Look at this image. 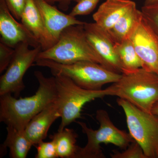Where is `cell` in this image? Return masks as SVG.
<instances>
[{
  "label": "cell",
  "instance_id": "9c48e42d",
  "mask_svg": "<svg viewBox=\"0 0 158 158\" xmlns=\"http://www.w3.org/2000/svg\"><path fill=\"white\" fill-rule=\"evenodd\" d=\"M130 39L142 63V68L158 75V35L142 17Z\"/></svg>",
  "mask_w": 158,
  "mask_h": 158
},
{
  "label": "cell",
  "instance_id": "7a4b0ae2",
  "mask_svg": "<svg viewBox=\"0 0 158 158\" xmlns=\"http://www.w3.org/2000/svg\"><path fill=\"white\" fill-rule=\"evenodd\" d=\"M107 88L110 96L125 100L146 113H152L158 102V75L142 68L122 74L118 81Z\"/></svg>",
  "mask_w": 158,
  "mask_h": 158
},
{
  "label": "cell",
  "instance_id": "30bf717a",
  "mask_svg": "<svg viewBox=\"0 0 158 158\" xmlns=\"http://www.w3.org/2000/svg\"><path fill=\"white\" fill-rule=\"evenodd\" d=\"M85 34L94 50L101 58L103 66L111 71L122 73V66L114 48L115 43L107 31L95 23L84 24Z\"/></svg>",
  "mask_w": 158,
  "mask_h": 158
},
{
  "label": "cell",
  "instance_id": "8992f818",
  "mask_svg": "<svg viewBox=\"0 0 158 158\" xmlns=\"http://www.w3.org/2000/svg\"><path fill=\"white\" fill-rule=\"evenodd\" d=\"M53 76L61 112V122L58 131H62L80 118L82 108L87 103L110 96V91L107 88L87 90L80 87L67 77L59 75Z\"/></svg>",
  "mask_w": 158,
  "mask_h": 158
},
{
  "label": "cell",
  "instance_id": "4fadbf2b",
  "mask_svg": "<svg viewBox=\"0 0 158 158\" xmlns=\"http://www.w3.org/2000/svg\"><path fill=\"white\" fill-rule=\"evenodd\" d=\"M59 118H61V112L57 98L34 116L25 129L26 135L33 146L45 140L51 126Z\"/></svg>",
  "mask_w": 158,
  "mask_h": 158
},
{
  "label": "cell",
  "instance_id": "52a82bcc",
  "mask_svg": "<svg viewBox=\"0 0 158 158\" xmlns=\"http://www.w3.org/2000/svg\"><path fill=\"white\" fill-rule=\"evenodd\" d=\"M116 101L124 111L130 135L146 157L158 158V115L142 111L123 99Z\"/></svg>",
  "mask_w": 158,
  "mask_h": 158
},
{
  "label": "cell",
  "instance_id": "83f0119b",
  "mask_svg": "<svg viewBox=\"0 0 158 158\" xmlns=\"http://www.w3.org/2000/svg\"><path fill=\"white\" fill-rule=\"evenodd\" d=\"M152 113L155 115H158V102L153 107Z\"/></svg>",
  "mask_w": 158,
  "mask_h": 158
},
{
  "label": "cell",
  "instance_id": "4316f807",
  "mask_svg": "<svg viewBox=\"0 0 158 158\" xmlns=\"http://www.w3.org/2000/svg\"><path fill=\"white\" fill-rule=\"evenodd\" d=\"M158 0H145L144 6H148L157 5Z\"/></svg>",
  "mask_w": 158,
  "mask_h": 158
},
{
  "label": "cell",
  "instance_id": "d4e9b609",
  "mask_svg": "<svg viewBox=\"0 0 158 158\" xmlns=\"http://www.w3.org/2000/svg\"><path fill=\"white\" fill-rule=\"evenodd\" d=\"M9 11L16 19L21 20L27 0H4Z\"/></svg>",
  "mask_w": 158,
  "mask_h": 158
},
{
  "label": "cell",
  "instance_id": "ba28073f",
  "mask_svg": "<svg viewBox=\"0 0 158 158\" xmlns=\"http://www.w3.org/2000/svg\"><path fill=\"white\" fill-rule=\"evenodd\" d=\"M29 46L28 44L22 43L15 48L13 58L0 78V96L11 94L18 97L25 88L24 76L42 51L40 45L31 49Z\"/></svg>",
  "mask_w": 158,
  "mask_h": 158
},
{
  "label": "cell",
  "instance_id": "44dd1931",
  "mask_svg": "<svg viewBox=\"0 0 158 158\" xmlns=\"http://www.w3.org/2000/svg\"><path fill=\"white\" fill-rule=\"evenodd\" d=\"M100 0H81L72 11L69 15L76 17L78 15H85L90 14L96 8Z\"/></svg>",
  "mask_w": 158,
  "mask_h": 158
},
{
  "label": "cell",
  "instance_id": "484cf974",
  "mask_svg": "<svg viewBox=\"0 0 158 158\" xmlns=\"http://www.w3.org/2000/svg\"><path fill=\"white\" fill-rule=\"evenodd\" d=\"M50 4H53L57 3L59 8L63 11H66L69 9V6L72 2L77 3L81 0H45Z\"/></svg>",
  "mask_w": 158,
  "mask_h": 158
},
{
  "label": "cell",
  "instance_id": "d6986e66",
  "mask_svg": "<svg viewBox=\"0 0 158 158\" xmlns=\"http://www.w3.org/2000/svg\"><path fill=\"white\" fill-rule=\"evenodd\" d=\"M114 48L121 62L122 73L133 72L142 68V62L130 38L121 42L116 43Z\"/></svg>",
  "mask_w": 158,
  "mask_h": 158
},
{
  "label": "cell",
  "instance_id": "5b68a950",
  "mask_svg": "<svg viewBox=\"0 0 158 158\" xmlns=\"http://www.w3.org/2000/svg\"><path fill=\"white\" fill-rule=\"evenodd\" d=\"M96 118L100 125L96 130L88 127L85 123L78 122L82 132L87 135L88 142L85 147H80L75 158H105L102 144H113L125 150L135 141L129 133L119 129L114 125L106 110H98Z\"/></svg>",
  "mask_w": 158,
  "mask_h": 158
},
{
  "label": "cell",
  "instance_id": "277c9868",
  "mask_svg": "<svg viewBox=\"0 0 158 158\" xmlns=\"http://www.w3.org/2000/svg\"><path fill=\"white\" fill-rule=\"evenodd\" d=\"M34 65L48 68L53 75L67 77L80 87L89 90H102L104 85L117 82L122 76L100 64L88 61L64 64L47 59H37Z\"/></svg>",
  "mask_w": 158,
  "mask_h": 158
},
{
  "label": "cell",
  "instance_id": "603a6c76",
  "mask_svg": "<svg viewBox=\"0 0 158 158\" xmlns=\"http://www.w3.org/2000/svg\"><path fill=\"white\" fill-rule=\"evenodd\" d=\"M36 158H58L56 146L52 141L49 142L41 141L37 144Z\"/></svg>",
  "mask_w": 158,
  "mask_h": 158
},
{
  "label": "cell",
  "instance_id": "cb8c5ba5",
  "mask_svg": "<svg viewBox=\"0 0 158 158\" xmlns=\"http://www.w3.org/2000/svg\"><path fill=\"white\" fill-rule=\"evenodd\" d=\"M15 53V48L4 43L0 42V73L6 70L11 62Z\"/></svg>",
  "mask_w": 158,
  "mask_h": 158
},
{
  "label": "cell",
  "instance_id": "ffe728a7",
  "mask_svg": "<svg viewBox=\"0 0 158 158\" xmlns=\"http://www.w3.org/2000/svg\"><path fill=\"white\" fill-rule=\"evenodd\" d=\"M110 156L112 158H147L141 145L135 141L131 142L123 151L113 150Z\"/></svg>",
  "mask_w": 158,
  "mask_h": 158
},
{
  "label": "cell",
  "instance_id": "5bb4252c",
  "mask_svg": "<svg viewBox=\"0 0 158 158\" xmlns=\"http://www.w3.org/2000/svg\"><path fill=\"white\" fill-rule=\"evenodd\" d=\"M135 4L131 0H106L93 14L94 20L102 28L108 31Z\"/></svg>",
  "mask_w": 158,
  "mask_h": 158
},
{
  "label": "cell",
  "instance_id": "9a60e30c",
  "mask_svg": "<svg viewBox=\"0 0 158 158\" xmlns=\"http://www.w3.org/2000/svg\"><path fill=\"white\" fill-rule=\"evenodd\" d=\"M21 20L23 24L38 40L42 51L47 49L46 31L41 15L34 0H27Z\"/></svg>",
  "mask_w": 158,
  "mask_h": 158
},
{
  "label": "cell",
  "instance_id": "3957f363",
  "mask_svg": "<svg viewBox=\"0 0 158 158\" xmlns=\"http://www.w3.org/2000/svg\"><path fill=\"white\" fill-rule=\"evenodd\" d=\"M37 59H47L64 64L88 61L103 65L101 58L87 38L84 24L66 28L56 44L50 48L41 51Z\"/></svg>",
  "mask_w": 158,
  "mask_h": 158
},
{
  "label": "cell",
  "instance_id": "8fae6325",
  "mask_svg": "<svg viewBox=\"0 0 158 158\" xmlns=\"http://www.w3.org/2000/svg\"><path fill=\"white\" fill-rule=\"evenodd\" d=\"M42 17L48 37V49L58 41L63 31L70 26L84 24L70 15L65 14L45 0H34Z\"/></svg>",
  "mask_w": 158,
  "mask_h": 158
},
{
  "label": "cell",
  "instance_id": "7402d4cb",
  "mask_svg": "<svg viewBox=\"0 0 158 158\" xmlns=\"http://www.w3.org/2000/svg\"><path fill=\"white\" fill-rule=\"evenodd\" d=\"M141 11L143 17L158 35V4L148 6L144 5Z\"/></svg>",
  "mask_w": 158,
  "mask_h": 158
},
{
  "label": "cell",
  "instance_id": "ac0fdd59",
  "mask_svg": "<svg viewBox=\"0 0 158 158\" xmlns=\"http://www.w3.org/2000/svg\"><path fill=\"white\" fill-rule=\"evenodd\" d=\"M77 138L73 129L66 127L50 136L59 158H75L80 147L77 145Z\"/></svg>",
  "mask_w": 158,
  "mask_h": 158
},
{
  "label": "cell",
  "instance_id": "2e32d148",
  "mask_svg": "<svg viewBox=\"0 0 158 158\" xmlns=\"http://www.w3.org/2000/svg\"><path fill=\"white\" fill-rule=\"evenodd\" d=\"M143 17L142 12L134 5L107 31L113 42L120 43L130 39Z\"/></svg>",
  "mask_w": 158,
  "mask_h": 158
},
{
  "label": "cell",
  "instance_id": "e0dca14e",
  "mask_svg": "<svg viewBox=\"0 0 158 158\" xmlns=\"http://www.w3.org/2000/svg\"><path fill=\"white\" fill-rule=\"evenodd\" d=\"M7 135L3 146L9 148L11 158H27L33 144L24 131H19L11 126L6 127Z\"/></svg>",
  "mask_w": 158,
  "mask_h": 158
},
{
  "label": "cell",
  "instance_id": "7c38bea8",
  "mask_svg": "<svg viewBox=\"0 0 158 158\" xmlns=\"http://www.w3.org/2000/svg\"><path fill=\"white\" fill-rule=\"evenodd\" d=\"M0 34L1 41L13 48L22 43L33 48L40 45L25 26L16 21L4 0H0Z\"/></svg>",
  "mask_w": 158,
  "mask_h": 158
},
{
  "label": "cell",
  "instance_id": "6da1fadb",
  "mask_svg": "<svg viewBox=\"0 0 158 158\" xmlns=\"http://www.w3.org/2000/svg\"><path fill=\"white\" fill-rule=\"evenodd\" d=\"M39 87L34 95L18 99L7 94L0 96V121L7 126L24 131L34 116L57 98L55 77H47L35 71Z\"/></svg>",
  "mask_w": 158,
  "mask_h": 158
}]
</instances>
